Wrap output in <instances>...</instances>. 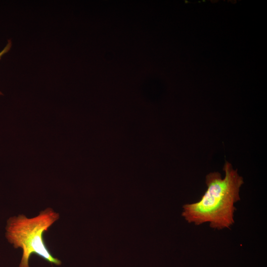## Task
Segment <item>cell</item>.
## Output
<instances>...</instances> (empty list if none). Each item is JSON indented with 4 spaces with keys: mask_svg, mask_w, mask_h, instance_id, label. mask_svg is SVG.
Masks as SVG:
<instances>
[{
    "mask_svg": "<svg viewBox=\"0 0 267 267\" xmlns=\"http://www.w3.org/2000/svg\"><path fill=\"white\" fill-rule=\"evenodd\" d=\"M223 170V178L219 172L208 174L207 189L201 199L183 206L182 216L188 223L198 225L209 222L217 230L229 229L234 224V204L240 200L239 190L244 181L229 162H225Z\"/></svg>",
    "mask_w": 267,
    "mask_h": 267,
    "instance_id": "1",
    "label": "cell"
},
{
    "mask_svg": "<svg viewBox=\"0 0 267 267\" xmlns=\"http://www.w3.org/2000/svg\"><path fill=\"white\" fill-rule=\"evenodd\" d=\"M59 213L51 208L41 211L38 215L28 218L23 214L10 217L5 227V237L14 248H20L22 255L19 267H30L32 254H36L50 264L60 266L61 262L54 257L44 241V231L59 219Z\"/></svg>",
    "mask_w": 267,
    "mask_h": 267,
    "instance_id": "2",
    "label": "cell"
},
{
    "mask_svg": "<svg viewBox=\"0 0 267 267\" xmlns=\"http://www.w3.org/2000/svg\"><path fill=\"white\" fill-rule=\"evenodd\" d=\"M12 45V43L10 41H8L7 42V44H6V46L4 47V48L0 52V59H1V57L6 53L10 49ZM0 94H2V93L1 91H0Z\"/></svg>",
    "mask_w": 267,
    "mask_h": 267,
    "instance_id": "3",
    "label": "cell"
}]
</instances>
